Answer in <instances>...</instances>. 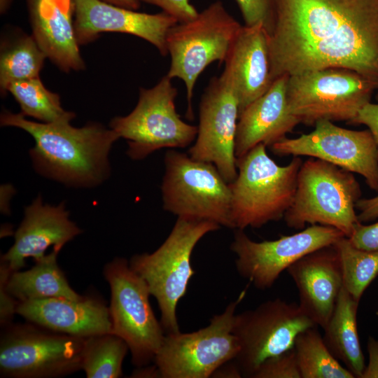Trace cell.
<instances>
[{
	"mask_svg": "<svg viewBox=\"0 0 378 378\" xmlns=\"http://www.w3.org/2000/svg\"><path fill=\"white\" fill-rule=\"evenodd\" d=\"M17 314L52 332L85 338L111 332L109 309L94 297L52 298L19 302Z\"/></svg>",
	"mask_w": 378,
	"mask_h": 378,
	"instance_id": "obj_20",
	"label": "cell"
},
{
	"mask_svg": "<svg viewBox=\"0 0 378 378\" xmlns=\"http://www.w3.org/2000/svg\"><path fill=\"white\" fill-rule=\"evenodd\" d=\"M47 57L33 36H24L4 48L0 58V86L3 93L14 82L38 77Z\"/></svg>",
	"mask_w": 378,
	"mask_h": 378,
	"instance_id": "obj_29",
	"label": "cell"
},
{
	"mask_svg": "<svg viewBox=\"0 0 378 378\" xmlns=\"http://www.w3.org/2000/svg\"><path fill=\"white\" fill-rule=\"evenodd\" d=\"M368 363L361 378H378V339L369 337L367 342Z\"/></svg>",
	"mask_w": 378,
	"mask_h": 378,
	"instance_id": "obj_38",
	"label": "cell"
},
{
	"mask_svg": "<svg viewBox=\"0 0 378 378\" xmlns=\"http://www.w3.org/2000/svg\"><path fill=\"white\" fill-rule=\"evenodd\" d=\"M171 80L166 75L154 87L141 88L133 111L110 122L118 138L127 140L132 160H143L164 148H186L197 137V126L184 122L176 112L178 92Z\"/></svg>",
	"mask_w": 378,
	"mask_h": 378,
	"instance_id": "obj_9",
	"label": "cell"
},
{
	"mask_svg": "<svg viewBox=\"0 0 378 378\" xmlns=\"http://www.w3.org/2000/svg\"><path fill=\"white\" fill-rule=\"evenodd\" d=\"M270 148L278 156H309L358 174L372 190L378 191V149L368 129L352 130L321 120L311 132L285 137Z\"/></svg>",
	"mask_w": 378,
	"mask_h": 378,
	"instance_id": "obj_15",
	"label": "cell"
},
{
	"mask_svg": "<svg viewBox=\"0 0 378 378\" xmlns=\"http://www.w3.org/2000/svg\"><path fill=\"white\" fill-rule=\"evenodd\" d=\"M104 276L111 289V332L127 344L133 365L146 366L154 360L165 337L150 306L149 288L122 258L107 263Z\"/></svg>",
	"mask_w": 378,
	"mask_h": 378,
	"instance_id": "obj_11",
	"label": "cell"
},
{
	"mask_svg": "<svg viewBox=\"0 0 378 378\" xmlns=\"http://www.w3.org/2000/svg\"><path fill=\"white\" fill-rule=\"evenodd\" d=\"M24 213L14 234V244L1 256V262L12 272L24 267L29 258L35 262L40 260L50 247L59 252L67 242L82 233L70 220L64 202L58 205L44 204L39 195L24 208Z\"/></svg>",
	"mask_w": 378,
	"mask_h": 378,
	"instance_id": "obj_18",
	"label": "cell"
},
{
	"mask_svg": "<svg viewBox=\"0 0 378 378\" xmlns=\"http://www.w3.org/2000/svg\"><path fill=\"white\" fill-rule=\"evenodd\" d=\"M349 123L367 126L374 139L378 149V104L371 102L366 104Z\"/></svg>",
	"mask_w": 378,
	"mask_h": 378,
	"instance_id": "obj_36",
	"label": "cell"
},
{
	"mask_svg": "<svg viewBox=\"0 0 378 378\" xmlns=\"http://www.w3.org/2000/svg\"><path fill=\"white\" fill-rule=\"evenodd\" d=\"M101 1H103L104 2L108 3V4L117 6H120V7H122V8H128V9H131L134 10H136L139 8L140 2H141L140 0H101Z\"/></svg>",
	"mask_w": 378,
	"mask_h": 378,
	"instance_id": "obj_39",
	"label": "cell"
},
{
	"mask_svg": "<svg viewBox=\"0 0 378 378\" xmlns=\"http://www.w3.org/2000/svg\"><path fill=\"white\" fill-rule=\"evenodd\" d=\"M220 227L211 220L178 217L157 250L130 259V267L146 281L158 302L160 323L167 334L180 332L176 308L195 274L190 262L192 251L204 235Z\"/></svg>",
	"mask_w": 378,
	"mask_h": 378,
	"instance_id": "obj_5",
	"label": "cell"
},
{
	"mask_svg": "<svg viewBox=\"0 0 378 378\" xmlns=\"http://www.w3.org/2000/svg\"><path fill=\"white\" fill-rule=\"evenodd\" d=\"M243 290L225 311L214 315L205 328L189 333H169L154 358L160 377L208 378L234 360L240 350L232 332L235 311L246 295Z\"/></svg>",
	"mask_w": 378,
	"mask_h": 378,
	"instance_id": "obj_10",
	"label": "cell"
},
{
	"mask_svg": "<svg viewBox=\"0 0 378 378\" xmlns=\"http://www.w3.org/2000/svg\"><path fill=\"white\" fill-rule=\"evenodd\" d=\"M160 7L163 12L173 17L178 22L195 19L198 12L190 0H140Z\"/></svg>",
	"mask_w": 378,
	"mask_h": 378,
	"instance_id": "obj_34",
	"label": "cell"
},
{
	"mask_svg": "<svg viewBox=\"0 0 378 378\" xmlns=\"http://www.w3.org/2000/svg\"><path fill=\"white\" fill-rule=\"evenodd\" d=\"M260 144L237 159V176L230 183L232 228H259L284 218L290 206L302 160L295 156L279 165Z\"/></svg>",
	"mask_w": 378,
	"mask_h": 378,
	"instance_id": "obj_3",
	"label": "cell"
},
{
	"mask_svg": "<svg viewBox=\"0 0 378 378\" xmlns=\"http://www.w3.org/2000/svg\"><path fill=\"white\" fill-rule=\"evenodd\" d=\"M333 245L341 264L343 286L359 302L367 288L378 276V251L358 248L346 237H342Z\"/></svg>",
	"mask_w": 378,
	"mask_h": 378,
	"instance_id": "obj_30",
	"label": "cell"
},
{
	"mask_svg": "<svg viewBox=\"0 0 378 378\" xmlns=\"http://www.w3.org/2000/svg\"><path fill=\"white\" fill-rule=\"evenodd\" d=\"M241 11L244 25L262 24L268 34L272 30L276 0H235Z\"/></svg>",
	"mask_w": 378,
	"mask_h": 378,
	"instance_id": "obj_32",
	"label": "cell"
},
{
	"mask_svg": "<svg viewBox=\"0 0 378 378\" xmlns=\"http://www.w3.org/2000/svg\"><path fill=\"white\" fill-rule=\"evenodd\" d=\"M73 3L78 44L92 41L102 32H120L140 37L153 44L162 55H168L167 36L178 22L166 13H139L101 0H73Z\"/></svg>",
	"mask_w": 378,
	"mask_h": 378,
	"instance_id": "obj_17",
	"label": "cell"
},
{
	"mask_svg": "<svg viewBox=\"0 0 378 378\" xmlns=\"http://www.w3.org/2000/svg\"><path fill=\"white\" fill-rule=\"evenodd\" d=\"M377 89L378 83L351 69L310 71L289 76L288 106L300 123L307 125L321 120L350 122Z\"/></svg>",
	"mask_w": 378,
	"mask_h": 378,
	"instance_id": "obj_7",
	"label": "cell"
},
{
	"mask_svg": "<svg viewBox=\"0 0 378 378\" xmlns=\"http://www.w3.org/2000/svg\"><path fill=\"white\" fill-rule=\"evenodd\" d=\"M223 74L239 101V114L271 86L269 34L261 24L242 25L225 60Z\"/></svg>",
	"mask_w": 378,
	"mask_h": 378,
	"instance_id": "obj_21",
	"label": "cell"
},
{
	"mask_svg": "<svg viewBox=\"0 0 378 378\" xmlns=\"http://www.w3.org/2000/svg\"><path fill=\"white\" fill-rule=\"evenodd\" d=\"M58 253L52 249L31 269L11 272L6 282L9 293L18 302L52 298L82 299L84 296L71 288L59 267Z\"/></svg>",
	"mask_w": 378,
	"mask_h": 378,
	"instance_id": "obj_25",
	"label": "cell"
},
{
	"mask_svg": "<svg viewBox=\"0 0 378 378\" xmlns=\"http://www.w3.org/2000/svg\"><path fill=\"white\" fill-rule=\"evenodd\" d=\"M239 115L238 98L230 80L223 74L212 78L201 97L197 135L188 155L214 164L228 183L237 176L235 139Z\"/></svg>",
	"mask_w": 378,
	"mask_h": 378,
	"instance_id": "obj_16",
	"label": "cell"
},
{
	"mask_svg": "<svg viewBox=\"0 0 378 378\" xmlns=\"http://www.w3.org/2000/svg\"><path fill=\"white\" fill-rule=\"evenodd\" d=\"M342 237L345 235L335 227L312 225L293 234L258 242L251 239L244 230L236 229L230 249L237 255L239 274L255 288L265 290L295 261L334 244Z\"/></svg>",
	"mask_w": 378,
	"mask_h": 378,
	"instance_id": "obj_14",
	"label": "cell"
},
{
	"mask_svg": "<svg viewBox=\"0 0 378 378\" xmlns=\"http://www.w3.org/2000/svg\"><path fill=\"white\" fill-rule=\"evenodd\" d=\"M314 326L299 304L280 298L235 314L232 332L240 350L234 361L242 377H251L265 360L292 349L297 335Z\"/></svg>",
	"mask_w": 378,
	"mask_h": 378,
	"instance_id": "obj_13",
	"label": "cell"
},
{
	"mask_svg": "<svg viewBox=\"0 0 378 378\" xmlns=\"http://www.w3.org/2000/svg\"><path fill=\"white\" fill-rule=\"evenodd\" d=\"M271 76L330 67L378 83V0H276Z\"/></svg>",
	"mask_w": 378,
	"mask_h": 378,
	"instance_id": "obj_1",
	"label": "cell"
},
{
	"mask_svg": "<svg viewBox=\"0 0 378 378\" xmlns=\"http://www.w3.org/2000/svg\"><path fill=\"white\" fill-rule=\"evenodd\" d=\"M128 351L126 342L112 332L85 337L81 370L88 378L120 377L122 375V362Z\"/></svg>",
	"mask_w": 378,
	"mask_h": 378,
	"instance_id": "obj_27",
	"label": "cell"
},
{
	"mask_svg": "<svg viewBox=\"0 0 378 378\" xmlns=\"http://www.w3.org/2000/svg\"><path fill=\"white\" fill-rule=\"evenodd\" d=\"M241 27L218 0L195 19L178 22L169 29L167 48L171 64L167 75L185 83L188 120L193 119L192 98L197 78L214 62H225Z\"/></svg>",
	"mask_w": 378,
	"mask_h": 378,
	"instance_id": "obj_6",
	"label": "cell"
},
{
	"mask_svg": "<svg viewBox=\"0 0 378 378\" xmlns=\"http://www.w3.org/2000/svg\"><path fill=\"white\" fill-rule=\"evenodd\" d=\"M286 270L298 290L300 308L323 329L343 287L341 264L334 245L305 255Z\"/></svg>",
	"mask_w": 378,
	"mask_h": 378,
	"instance_id": "obj_19",
	"label": "cell"
},
{
	"mask_svg": "<svg viewBox=\"0 0 378 378\" xmlns=\"http://www.w3.org/2000/svg\"><path fill=\"white\" fill-rule=\"evenodd\" d=\"M11 271L1 262L0 267V323L3 328L10 324L17 313L18 301L9 293L6 288L7 280Z\"/></svg>",
	"mask_w": 378,
	"mask_h": 378,
	"instance_id": "obj_33",
	"label": "cell"
},
{
	"mask_svg": "<svg viewBox=\"0 0 378 378\" xmlns=\"http://www.w3.org/2000/svg\"><path fill=\"white\" fill-rule=\"evenodd\" d=\"M288 77L285 74L274 79L265 94L240 113L235 139L237 159L258 144L270 147L300 124L288 106Z\"/></svg>",
	"mask_w": 378,
	"mask_h": 378,
	"instance_id": "obj_22",
	"label": "cell"
},
{
	"mask_svg": "<svg viewBox=\"0 0 378 378\" xmlns=\"http://www.w3.org/2000/svg\"><path fill=\"white\" fill-rule=\"evenodd\" d=\"M376 99L377 101L378 102V89H377V94H376Z\"/></svg>",
	"mask_w": 378,
	"mask_h": 378,
	"instance_id": "obj_40",
	"label": "cell"
},
{
	"mask_svg": "<svg viewBox=\"0 0 378 378\" xmlns=\"http://www.w3.org/2000/svg\"><path fill=\"white\" fill-rule=\"evenodd\" d=\"M358 304L343 286L323 338L333 356L355 377L361 378L366 364L357 328Z\"/></svg>",
	"mask_w": 378,
	"mask_h": 378,
	"instance_id": "obj_24",
	"label": "cell"
},
{
	"mask_svg": "<svg viewBox=\"0 0 378 378\" xmlns=\"http://www.w3.org/2000/svg\"><path fill=\"white\" fill-rule=\"evenodd\" d=\"M33 36L55 64L64 71L81 70L73 0H27Z\"/></svg>",
	"mask_w": 378,
	"mask_h": 378,
	"instance_id": "obj_23",
	"label": "cell"
},
{
	"mask_svg": "<svg viewBox=\"0 0 378 378\" xmlns=\"http://www.w3.org/2000/svg\"><path fill=\"white\" fill-rule=\"evenodd\" d=\"M252 378H301L294 348L265 360Z\"/></svg>",
	"mask_w": 378,
	"mask_h": 378,
	"instance_id": "obj_31",
	"label": "cell"
},
{
	"mask_svg": "<svg viewBox=\"0 0 378 378\" xmlns=\"http://www.w3.org/2000/svg\"><path fill=\"white\" fill-rule=\"evenodd\" d=\"M358 218L362 223L378 219V195L371 198H360L356 205Z\"/></svg>",
	"mask_w": 378,
	"mask_h": 378,
	"instance_id": "obj_37",
	"label": "cell"
},
{
	"mask_svg": "<svg viewBox=\"0 0 378 378\" xmlns=\"http://www.w3.org/2000/svg\"><path fill=\"white\" fill-rule=\"evenodd\" d=\"M348 238L358 248L378 251V221L370 225L359 223Z\"/></svg>",
	"mask_w": 378,
	"mask_h": 378,
	"instance_id": "obj_35",
	"label": "cell"
},
{
	"mask_svg": "<svg viewBox=\"0 0 378 378\" xmlns=\"http://www.w3.org/2000/svg\"><path fill=\"white\" fill-rule=\"evenodd\" d=\"M164 162L161 192L165 211L232 228L230 185L214 164L174 149L166 152Z\"/></svg>",
	"mask_w": 378,
	"mask_h": 378,
	"instance_id": "obj_8",
	"label": "cell"
},
{
	"mask_svg": "<svg viewBox=\"0 0 378 378\" xmlns=\"http://www.w3.org/2000/svg\"><path fill=\"white\" fill-rule=\"evenodd\" d=\"M293 348L301 378L355 377L330 351L316 326L300 332Z\"/></svg>",
	"mask_w": 378,
	"mask_h": 378,
	"instance_id": "obj_26",
	"label": "cell"
},
{
	"mask_svg": "<svg viewBox=\"0 0 378 378\" xmlns=\"http://www.w3.org/2000/svg\"><path fill=\"white\" fill-rule=\"evenodd\" d=\"M4 328L0 340L1 376L57 377L81 370L85 338L26 324L10 323Z\"/></svg>",
	"mask_w": 378,
	"mask_h": 378,
	"instance_id": "obj_12",
	"label": "cell"
},
{
	"mask_svg": "<svg viewBox=\"0 0 378 378\" xmlns=\"http://www.w3.org/2000/svg\"><path fill=\"white\" fill-rule=\"evenodd\" d=\"M360 197L354 173L310 158L300 167L295 196L284 219L293 229L302 230L307 224L330 226L349 237L360 223L356 208Z\"/></svg>",
	"mask_w": 378,
	"mask_h": 378,
	"instance_id": "obj_4",
	"label": "cell"
},
{
	"mask_svg": "<svg viewBox=\"0 0 378 378\" xmlns=\"http://www.w3.org/2000/svg\"><path fill=\"white\" fill-rule=\"evenodd\" d=\"M7 91L18 102L24 116L46 123L75 118V113L62 108L59 96L48 90L39 77L12 83Z\"/></svg>",
	"mask_w": 378,
	"mask_h": 378,
	"instance_id": "obj_28",
	"label": "cell"
},
{
	"mask_svg": "<svg viewBox=\"0 0 378 378\" xmlns=\"http://www.w3.org/2000/svg\"><path fill=\"white\" fill-rule=\"evenodd\" d=\"M71 120L34 122L21 113L4 110L0 123L22 129L33 137L35 144L29 155L41 176L68 187H96L110 176L109 153L119 138L111 128L99 123L75 127L70 124Z\"/></svg>",
	"mask_w": 378,
	"mask_h": 378,
	"instance_id": "obj_2",
	"label": "cell"
}]
</instances>
